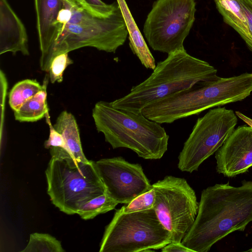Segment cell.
<instances>
[{
	"instance_id": "obj_1",
	"label": "cell",
	"mask_w": 252,
	"mask_h": 252,
	"mask_svg": "<svg viewBox=\"0 0 252 252\" xmlns=\"http://www.w3.org/2000/svg\"><path fill=\"white\" fill-rule=\"evenodd\" d=\"M252 221V181L235 187L216 184L202 191L197 215L182 243L193 252H207L231 233Z\"/></svg>"
},
{
	"instance_id": "obj_2",
	"label": "cell",
	"mask_w": 252,
	"mask_h": 252,
	"mask_svg": "<svg viewBox=\"0 0 252 252\" xmlns=\"http://www.w3.org/2000/svg\"><path fill=\"white\" fill-rule=\"evenodd\" d=\"M219 77L217 69L208 62L190 55L185 49L178 50L158 62L152 74L126 95L110 102L114 108L139 113L156 100Z\"/></svg>"
},
{
	"instance_id": "obj_3",
	"label": "cell",
	"mask_w": 252,
	"mask_h": 252,
	"mask_svg": "<svg viewBox=\"0 0 252 252\" xmlns=\"http://www.w3.org/2000/svg\"><path fill=\"white\" fill-rule=\"evenodd\" d=\"M62 0L66 9L50 55V66L60 54L85 47L115 53L125 43L128 33L118 3L111 14L101 17L88 12L77 0Z\"/></svg>"
},
{
	"instance_id": "obj_4",
	"label": "cell",
	"mask_w": 252,
	"mask_h": 252,
	"mask_svg": "<svg viewBox=\"0 0 252 252\" xmlns=\"http://www.w3.org/2000/svg\"><path fill=\"white\" fill-rule=\"evenodd\" d=\"M96 128L113 149L126 148L146 159H158L167 151L169 136L160 124L99 101L92 112Z\"/></svg>"
},
{
	"instance_id": "obj_5",
	"label": "cell",
	"mask_w": 252,
	"mask_h": 252,
	"mask_svg": "<svg viewBox=\"0 0 252 252\" xmlns=\"http://www.w3.org/2000/svg\"><path fill=\"white\" fill-rule=\"evenodd\" d=\"M45 175L52 204L67 215L77 214L85 203L106 193L95 162L78 160L62 148L54 150Z\"/></svg>"
},
{
	"instance_id": "obj_6",
	"label": "cell",
	"mask_w": 252,
	"mask_h": 252,
	"mask_svg": "<svg viewBox=\"0 0 252 252\" xmlns=\"http://www.w3.org/2000/svg\"><path fill=\"white\" fill-rule=\"evenodd\" d=\"M171 242V235L153 209L126 213L122 207L105 227L100 252H153Z\"/></svg>"
},
{
	"instance_id": "obj_7",
	"label": "cell",
	"mask_w": 252,
	"mask_h": 252,
	"mask_svg": "<svg viewBox=\"0 0 252 252\" xmlns=\"http://www.w3.org/2000/svg\"><path fill=\"white\" fill-rule=\"evenodd\" d=\"M194 0H156L143 28L154 51L168 55L185 49L184 42L195 21Z\"/></svg>"
},
{
	"instance_id": "obj_8",
	"label": "cell",
	"mask_w": 252,
	"mask_h": 252,
	"mask_svg": "<svg viewBox=\"0 0 252 252\" xmlns=\"http://www.w3.org/2000/svg\"><path fill=\"white\" fill-rule=\"evenodd\" d=\"M155 191L153 209L171 235V242H182L193 225L199 203L195 192L184 178L166 176L152 185Z\"/></svg>"
},
{
	"instance_id": "obj_9",
	"label": "cell",
	"mask_w": 252,
	"mask_h": 252,
	"mask_svg": "<svg viewBox=\"0 0 252 252\" xmlns=\"http://www.w3.org/2000/svg\"><path fill=\"white\" fill-rule=\"evenodd\" d=\"M237 122L233 110L220 107L198 118L178 156V168L189 173L197 171L222 145Z\"/></svg>"
},
{
	"instance_id": "obj_10",
	"label": "cell",
	"mask_w": 252,
	"mask_h": 252,
	"mask_svg": "<svg viewBox=\"0 0 252 252\" xmlns=\"http://www.w3.org/2000/svg\"><path fill=\"white\" fill-rule=\"evenodd\" d=\"M95 165L106 192L118 203L127 204L153 189L138 163L118 157L101 159Z\"/></svg>"
},
{
	"instance_id": "obj_11",
	"label": "cell",
	"mask_w": 252,
	"mask_h": 252,
	"mask_svg": "<svg viewBox=\"0 0 252 252\" xmlns=\"http://www.w3.org/2000/svg\"><path fill=\"white\" fill-rule=\"evenodd\" d=\"M216 170L227 177L247 172L252 166V125L239 126L216 152Z\"/></svg>"
},
{
	"instance_id": "obj_12",
	"label": "cell",
	"mask_w": 252,
	"mask_h": 252,
	"mask_svg": "<svg viewBox=\"0 0 252 252\" xmlns=\"http://www.w3.org/2000/svg\"><path fill=\"white\" fill-rule=\"evenodd\" d=\"M34 3L41 52L40 67L42 71L48 72L49 59L58 33L56 22L63 4L62 0H34Z\"/></svg>"
},
{
	"instance_id": "obj_13",
	"label": "cell",
	"mask_w": 252,
	"mask_h": 252,
	"mask_svg": "<svg viewBox=\"0 0 252 252\" xmlns=\"http://www.w3.org/2000/svg\"><path fill=\"white\" fill-rule=\"evenodd\" d=\"M18 52L29 55L26 29L7 0H0V54Z\"/></svg>"
},
{
	"instance_id": "obj_14",
	"label": "cell",
	"mask_w": 252,
	"mask_h": 252,
	"mask_svg": "<svg viewBox=\"0 0 252 252\" xmlns=\"http://www.w3.org/2000/svg\"><path fill=\"white\" fill-rule=\"evenodd\" d=\"M117 2L124 17L131 50L144 66L154 70L156 66L155 60L135 22L126 0H117Z\"/></svg>"
},
{
	"instance_id": "obj_15",
	"label": "cell",
	"mask_w": 252,
	"mask_h": 252,
	"mask_svg": "<svg viewBox=\"0 0 252 252\" xmlns=\"http://www.w3.org/2000/svg\"><path fill=\"white\" fill-rule=\"evenodd\" d=\"M53 126L63 136L70 156L78 160L88 162L83 151L79 128L73 114L62 111Z\"/></svg>"
},
{
	"instance_id": "obj_16",
	"label": "cell",
	"mask_w": 252,
	"mask_h": 252,
	"mask_svg": "<svg viewBox=\"0 0 252 252\" xmlns=\"http://www.w3.org/2000/svg\"><path fill=\"white\" fill-rule=\"evenodd\" d=\"M223 21L232 28L250 48L251 37L244 11L238 0H214Z\"/></svg>"
},
{
	"instance_id": "obj_17",
	"label": "cell",
	"mask_w": 252,
	"mask_h": 252,
	"mask_svg": "<svg viewBox=\"0 0 252 252\" xmlns=\"http://www.w3.org/2000/svg\"><path fill=\"white\" fill-rule=\"evenodd\" d=\"M49 75H46L43 88L14 111L15 119L20 122H34L45 117L49 109L47 101V86Z\"/></svg>"
},
{
	"instance_id": "obj_18",
	"label": "cell",
	"mask_w": 252,
	"mask_h": 252,
	"mask_svg": "<svg viewBox=\"0 0 252 252\" xmlns=\"http://www.w3.org/2000/svg\"><path fill=\"white\" fill-rule=\"evenodd\" d=\"M36 80L25 79L17 82L13 87L9 94V104L13 111L19 108L27 100L43 88Z\"/></svg>"
},
{
	"instance_id": "obj_19",
	"label": "cell",
	"mask_w": 252,
	"mask_h": 252,
	"mask_svg": "<svg viewBox=\"0 0 252 252\" xmlns=\"http://www.w3.org/2000/svg\"><path fill=\"white\" fill-rule=\"evenodd\" d=\"M118 204L106 192L81 206L77 214L83 220H90L113 210Z\"/></svg>"
},
{
	"instance_id": "obj_20",
	"label": "cell",
	"mask_w": 252,
	"mask_h": 252,
	"mask_svg": "<svg viewBox=\"0 0 252 252\" xmlns=\"http://www.w3.org/2000/svg\"><path fill=\"white\" fill-rule=\"evenodd\" d=\"M22 252H63L61 242L47 233L34 232L30 234L28 245Z\"/></svg>"
},
{
	"instance_id": "obj_21",
	"label": "cell",
	"mask_w": 252,
	"mask_h": 252,
	"mask_svg": "<svg viewBox=\"0 0 252 252\" xmlns=\"http://www.w3.org/2000/svg\"><path fill=\"white\" fill-rule=\"evenodd\" d=\"M73 63L68 56V53L60 54L52 60L49 70V78L52 83H61L63 80V74L66 67Z\"/></svg>"
},
{
	"instance_id": "obj_22",
	"label": "cell",
	"mask_w": 252,
	"mask_h": 252,
	"mask_svg": "<svg viewBox=\"0 0 252 252\" xmlns=\"http://www.w3.org/2000/svg\"><path fill=\"white\" fill-rule=\"evenodd\" d=\"M155 202V191L153 189L144 193L123 206L126 213L145 211L154 208Z\"/></svg>"
},
{
	"instance_id": "obj_23",
	"label": "cell",
	"mask_w": 252,
	"mask_h": 252,
	"mask_svg": "<svg viewBox=\"0 0 252 252\" xmlns=\"http://www.w3.org/2000/svg\"><path fill=\"white\" fill-rule=\"evenodd\" d=\"M80 4L88 12L93 15L105 17L111 14L118 3L108 4L101 0H77Z\"/></svg>"
},
{
	"instance_id": "obj_24",
	"label": "cell",
	"mask_w": 252,
	"mask_h": 252,
	"mask_svg": "<svg viewBox=\"0 0 252 252\" xmlns=\"http://www.w3.org/2000/svg\"><path fill=\"white\" fill-rule=\"evenodd\" d=\"M45 118L49 127V136L44 142V147L46 149H49L51 147H60L64 149L69 153L63 136L52 125L49 111L47 112Z\"/></svg>"
},
{
	"instance_id": "obj_25",
	"label": "cell",
	"mask_w": 252,
	"mask_h": 252,
	"mask_svg": "<svg viewBox=\"0 0 252 252\" xmlns=\"http://www.w3.org/2000/svg\"><path fill=\"white\" fill-rule=\"evenodd\" d=\"M246 15L251 37V45L249 48L252 51V0H238Z\"/></svg>"
},
{
	"instance_id": "obj_26",
	"label": "cell",
	"mask_w": 252,
	"mask_h": 252,
	"mask_svg": "<svg viewBox=\"0 0 252 252\" xmlns=\"http://www.w3.org/2000/svg\"><path fill=\"white\" fill-rule=\"evenodd\" d=\"M162 252H193L192 251L186 247L182 242H170L161 249Z\"/></svg>"
},
{
	"instance_id": "obj_27",
	"label": "cell",
	"mask_w": 252,
	"mask_h": 252,
	"mask_svg": "<svg viewBox=\"0 0 252 252\" xmlns=\"http://www.w3.org/2000/svg\"><path fill=\"white\" fill-rule=\"evenodd\" d=\"M248 252H252V248H251L250 250H249L248 251H247Z\"/></svg>"
}]
</instances>
